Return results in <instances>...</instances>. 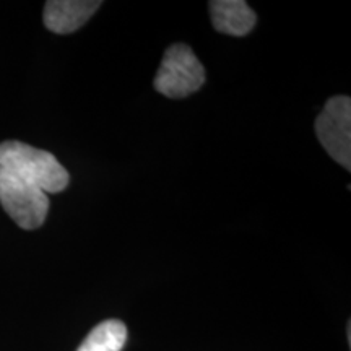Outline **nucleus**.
Instances as JSON below:
<instances>
[{
	"label": "nucleus",
	"instance_id": "f257e3e1",
	"mask_svg": "<svg viewBox=\"0 0 351 351\" xmlns=\"http://www.w3.org/2000/svg\"><path fill=\"white\" fill-rule=\"evenodd\" d=\"M0 166L33 184L44 194H59L70 182L69 171L52 153L16 140L0 143Z\"/></svg>",
	"mask_w": 351,
	"mask_h": 351
},
{
	"label": "nucleus",
	"instance_id": "f03ea898",
	"mask_svg": "<svg viewBox=\"0 0 351 351\" xmlns=\"http://www.w3.org/2000/svg\"><path fill=\"white\" fill-rule=\"evenodd\" d=\"M0 205L21 230L33 231L46 221L49 197L0 166Z\"/></svg>",
	"mask_w": 351,
	"mask_h": 351
},
{
	"label": "nucleus",
	"instance_id": "7ed1b4c3",
	"mask_svg": "<svg viewBox=\"0 0 351 351\" xmlns=\"http://www.w3.org/2000/svg\"><path fill=\"white\" fill-rule=\"evenodd\" d=\"M205 83V69L194 51L186 44H173L165 52L158 69L155 90L168 98H186L199 91Z\"/></svg>",
	"mask_w": 351,
	"mask_h": 351
},
{
	"label": "nucleus",
	"instance_id": "20e7f679",
	"mask_svg": "<svg viewBox=\"0 0 351 351\" xmlns=\"http://www.w3.org/2000/svg\"><path fill=\"white\" fill-rule=\"evenodd\" d=\"M315 134L337 163L351 169V99L333 96L315 119Z\"/></svg>",
	"mask_w": 351,
	"mask_h": 351
},
{
	"label": "nucleus",
	"instance_id": "39448f33",
	"mask_svg": "<svg viewBox=\"0 0 351 351\" xmlns=\"http://www.w3.org/2000/svg\"><path fill=\"white\" fill-rule=\"evenodd\" d=\"M101 7L99 0H49L44 5V26L57 34L82 28Z\"/></svg>",
	"mask_w": 351,
	"mask_h": 351
},
{
	"label": "nucleus",
	"instance_id": "423d86ee",
	"mask_svg": "<svg viewBox=\"0 0 351 351\" xmlns=\"http://www.w3.org/2000/svg\"><path fill=\"white\" fill-rule=\"evenodd\" d=\"M210 15L213 28L230 36H245L257 23L256 12L244 0H213Z\"/></svg>",
	"mask_w": 351,
	"mask_h": 351
},
{
	"label": "nucleus",
	"instance_id": "0eeeda50",
	"mask_svg": "<svg viewBox=\"0 0 351 351\" xmlns=\"http://www.w3.org/2000/svg\"><path fill=\"white\" fill-rule=\"evenodd\" d=\"M125 341V324L117 319H108L88 333L77 351H122Z\"/></svg>",
	"mask_w": 351,
	"mask_h": 351
}]
</instances>
